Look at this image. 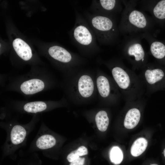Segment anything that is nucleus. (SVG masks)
<instances>
[{
  "label": "nucleus",
  "instance_id": "nucleus-2",
  "mask_svg": "<svg viewBox=\"0 0 165 165\" xmlns=\"http://www.w3.org/2000/svg\"><path fill=\"white\" fill-rule=\"evenodd\" d=\"M35 122L25 124L10 123L0 125L6 133V141L2 146L4 156H11L20 148L25 146L28 136L35 128Z\"/></svg>",
  "mask_w": 165,
  "mask_h": 165
},
{
  "label": "nucleus",
  "instance_id": "nucleus-4",
  "mask_svg": "<svg viewBox=\"0 0 165 165\" xmlns=\"http://www.w3.org/2000/svg\"><path fill=\"white\" fill-rule=\"evenodd\" d=\"M57 139L53 132L42 123L28 152L34 153L40 151L44 155L49 156L56 148L58 143Z\"/></svg>",
  "mask_w": 165,
  "mask_h": 165
},
{
  "label": "nucleus",
  "instance_id": "nucleus-16",
  "mask_svg": "<svg viewBox=\"0 0 165 165\" xmlns=\"http://www.w3.org/2000/svg\"><path fill=\"white\" fill-rule=\"evenodd\" d=\"M47 108L46 104L43 101H37L25 104L23 107L24 111L27 112L36 113L45 111Z\"/></svg>",
  "mask_w": 165,
  "mask_h": 165
},
{
  "label": "nucleus",
  "instance_id": "nucleus-1",
  "mask_svg": "<svg viewBox=\"0 0 165 165\" xmlns=\"http://www.w3.org/2000/svg\"><path fill=\"white\" fill-rule=\"evenodd\" d=\"M107 65L124 100L133 101L144 96L145 88L138 75L119 61H112Z\"/></svg>",
  "mask_w": 165,
  "mask_h": 165
},
{
  "label": "nucleus",
  "instance_id": "nucleus-23",
  "mask_svg": "<svg viewBox=\"0 0 165 165\" xmlns=\"http://www.w3.org/2000/svg\"><path fill=\"white\" fill-rule=\"evenodd\" d=\"M163 154H164V157L165 158V148L163 150Z\"/></svg>",
  "mask_w": 165,
  "mask_h": 165
},
{
  "label": "nucleus",
  "instance_id": "nucleus-18",
  "mask_svg": "<svg viewBox=\"0 0 165 165\" xmlns=\"http://www.w3.org/2000/svg\"><path fill=\"white\" fill-rule=\"evenodd\" d=\"M150 51L156 58L161 60L165 57V46L162 43L157 41L152 42L150 46Z\"/></svg>",
  "mask_w": 165,
  "mask_h": 165
},
{
  "label": "nucleus",
  "instance_id": "nucleus-8",
  "mask_svg": "<svg viewBox=\"0 0 165 165\" xmlns=\"http://www.w3.org/2000/svg\"><path fill=\"white\" fill-rule=\"evenodd\" d=\"M75 81L74 91L75 96L80 100H87L94 95L96 86L90 75L83 73L79 75Z\"/></svg>",
  "mask_w": 165,
  "mask_h": 165
},
{
  "label": "nucleus",
  "instance_id": "nucleus-15",
  "mask_svg": "<svg viewBox=\"0 0 165 165\" xmlns=\"http://www.w3.org/2000/svg\"><path fill=\"white\" fill-rule=\"evenodd\" d=\"M148 145L147 140L144 138L137 139L133 144L130 149L131 155L137 157L141 155L145 150Z\"/></svg>",
  "mask_w": 165,
  "mask_h": 165
},
{
  "label": "nucleus",
  "instance_id": "nucleus-19",
  "mask_svg": "<svg viewBox=\"0 0 165 165\" xmlns=\"http://www.w3.org/2000/svg\"><path fill=\"white\" fill-rule=\"evenodd\" d=\"M109 156L111 162L116 165L120 164L123 159V152L118 146H114L111 148Z\"/></svg>",
  "mask_w": 165,
  "mask_h": 165
},
{
  "label": "nucleus",
  "instance_id": "nucleus-14",
  "mask_svg": "<svg viewBox=\"0 0 165 165\" xmlns=\"http://www.w3.org/2000/svg\"><path fill=\"white\" fill-rule=\"evenodd\" d=\"M128 20L131 24L140 28H145L147 24V21L145 15L137 10H134L130 13Z\"/></svg>",
  "mask_w": 165,
  "mask_h": 165
},
{
  "label": "nucleus",
  "instance_id": "nucleus-24",
  "mask_svg": "<svg viewBox=\"0 0 165 165\" xmlns=\"http://www.w3.org/2000/svg\"><path fill=\"white\" fill-rule=\"evenodd\" d=\"M150 165H158L156 164H151Z\"/></svg>",
  "mask_w": 165,
  "mask_h": 165
},
{
  "label": "nucleus",
  "instance_id": "nucleus-12",
  "mask_svg": "<svg viewBox=\"0 0 165 165\" xmlns=\"http://www.w3.org/2000/svg\"><path fill=\"white\" fill-rule=\"evenodd\" d=\"M45 86L44 82L38 79H33L23 82L20 86L21 91L26 94H32L41 91Z\"/></svg>",
  "mask_w": 165,
  "mask_h": 165
},
{
  "label": "nucleus",
  "instance_id": "nucleus-10",
  "mask_svg": "<svg viewBox=\"0 0 165 165\" xmlns=\"http://www.w3.org/2000/svg\"><path fill=\"white\" fill-rule=\"evenodd\" d=\"M115 0H94L92 2V8L96 14L104 15V13L115 9L117 5Z\"/></svg>",
  "mask_w": 165,
  "mask_h": 165
},
{
  "label": "nucleus",
  "instance_id": "nucleus-6",
  "mask_svg": "<svg viewBox=\"0 0 165 165\" xmlns=\"http://www.w3.org/2000/svg\"><path fill=\"white\" fill-rule=\"evenodd\" d=\"M95 81L97 91L102 100L107 103H115L122 97L118 88L110 76L100 73Z\"/></svg>",
  "mask_w": 165,
  "mask_h": 165
},
{
  "label": "nucleus",
  "instance_id": "nucleus-17",
  "mask_svg": "<svg viewBox=\"0 0 165 165\" xmlns=\"http://www.w3.org/2000/svg\"><path fill=\"white\" fill-rule=\"evenodd\" d=\"M95 121L99 130L104 132L107 130L109 125V118L106 112L104 110L98 112L95 116Z\"/></svg>",
  "mask_w": 165,
  "mask_h": 165
},
{
  "label": "nucleus",
  "instance_id": "nucleus-22",
  "mask_svg": "<svg viewBox=\"0 0 165 165\" xmlns=\"http://www.w3.org/2000/svg\"><path fill=\"white\" fill-rule=\"evenodd\" d=\"M85 159L79 157L78 158L70 163L69 165H83Z\"/></svg>",
  "mask_w": 165,
  "mask_h": 165
},
{
  "label": "nucleus",
  "instance_id": "nucleus-5",
  "mask_svg": "<svg viewBox=\"0 0 165 165\" xmlns=\"http://www.w3.org/2000/svg\"><path fill=\"white\" fill-rule=\"evenodd\" d=\"M90 26L98 42L101 44L109 42L116 32L113 20L107 16L93 14L88 18Z\"/></svg>",
  "mask_w": 165,
  "mask_h": 165
},
{
  "label": "nucleus",
  "instance_id": "nucleus-11",
  "mask_svg": "<svg viewBox=\"0 0 165 165\" xmlns=\"http://www.w3.org/2000/svg\"><path fill=\"white\" fill-rule=\"evenodd\" d=\"M48 52L52 58L61 62L68 63L73 60V57L70 53L60 46H54L50 47Z\"/></svg>",
  "mask_w": 165,
  "mask_h": 165
},
{
  "label": "nucleus",
  "instance_id": "nucleus-9",
  "mask_svg": "<svg viewBox=\"0 0 165 165\" xmlns=\"http://www.w3.org/2000/svg\"><path fill=\"white\" fill-rule=\"evenodd\" d=\"M125 56L132 64L134 70L142 69L147 64V55L141 45L132 43L126 49Z\"/></svg>",
  "mask_w": 165,
  "mask_h": 165
},
{
  "label": "nucleus",
  "instance_id": "nucleus-13",
  "mask_svg": "<svg viewBox=\"0 0 165 165\" xmlns=\"http://www.w3.org/2000/svg\"><path fill=\"white\" fill-rule=\"evenodd\" d=\"M13 45L16 53L21 59L28 61L31 58L32 53L31 48L24 41L16 38L13 40Z\"/></svg>",
  "mask_w": 165,
  "mask_h": 165
},
{
  "label": "nucleus",
  "instance_id": "nucleus-7",
  "mask_svg": "<svg viewBox=\"0 0 165 165\" xmlns=\"http://www.w3.org/2000/svg\"><path fill=\"white\" fill-rule=\"evenodd\" d=\"M73 36L75 43L80 48L87 50L96 48V37L93 31L80 17L76 18Z\"/></svg>",
  "mask_w": 165,
  "mask_h": 165
},
{
  "label": "nucleus",
  "instance_id": "nucleus-21",
  "mask_svg": "<svg viewBox=\"0 0 165 165\" xmlns=\"http://www.w3.org/2000/svg\"><path fill=\"white\" fill-rule=\"evenodd\" d=\"M153 13L157 18H165V0L161 1L157 3L154 8Z\"/></svg>",
  "mask_w": 165,
  "mask_h": 165
},
{
  "label": "nucleus",
  "instance_id": "nucleus-3",
  "mask_svg": "<svg viewBox=\"0 0 165 165\" xmlns=\"http://www.w3.org/2000/svg\"><path fill=\"white\" fill-rule=\"evenodd\" d=\"M149 96L160 90L165 89V72L152 64H146L138 75Z\"/></svg>",
  "mask_w": 165,
  "mask_h": 165
},
{
  "label": "nucleus",
  "instance_id": "nucleus-20",
  "mask_svg": "<svg viewBox=\"0 0 165 165\" xmlns=\"http://www.w3.org/2000/svg\"><path fill=\"white\" fill-rule=\"evenodd\" d=\"M88 151L87 148L84 146H82L77 149L71 152L67 156L66 159L69 162H71L77 159L79 156L87 155Z\"/></svg>",
  "mask_w": 165,
  "mask_h": 165
}]
</instances>
